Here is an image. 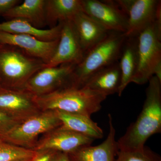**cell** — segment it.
I'll list each match as a JSON object with an SVG mask.
<instances>
[{
	"mask_svg": "<svg viewBox=\"0 0 161 161\" xmlns=\"http://www.w3.org/2000/svg\"><path fill=\"white\" fill-rule=\"evenodd\" d=\"M153 76L161 81V25L155 21L138 36L137 69L131 82L143 85Z\"/></svg>",
	"mask_w": 161,
	"mask_h": 161,
	"instance_id": "obj_5",
	"label": "cell"
},
{
	"mask_svg": "<svg viewBox=\"0 0 161 161\" xmlns=\"http://www.w3.org/2000/svg\"><path fill=\"white\" fill-rule=\"evenodd\" d=\"M56 112L62 125L67 129L89 137L94 140L103 137V130L98 126L97 123L92 119L90 116L62 111Z\"/></svg>",
	"mask_w": 161,
	"mask_h": 161,
	"instance_id": "obj_21",
	"label": "cell"
},
{
	"mask_svg": "<svg viewBox=\"0 0 161 161\" xmlns=\"http://www.w3.org/2000/svg\"><path fill=\"white\" fill-rule=\"evenodd\" d=\"M82 10L109 31L126 32L128 17L115 1L81 0Z\"/></svg>",
	"mask_w": 161,
	"mask_h": 161,
	"instance_id": "obj_8",
	"label": "cell"
},
{
	"mask_svg": "<svg viewBox=\"0 0 161 161\" xmlns=\"http://www.w3.org/2000/svg\"><path fill=\"white\" fill-rule=\"evenodd\" d=\"M34 97V95L24 89L0 87V112L23 122L41 112Z\"/></svg>",
	"mask_w": 161,
	"mask_h": 161,
	"instance_id": "obj_11",
	"label": "cell"
},
{
	"mask_svg": "<svg viewBox=\"0 0 161 161\" xmlns=\"http://www.w3.org/2000/svg\"><path fill=\"white\" fill-rule=\"evenodd\" d=\"M138 36L127 38L121 53L119 63L121 81L118 92L121 96L124 90L131 83L137 66Z\"/></svg>",
	"mask_w": 161,
	"mask_h": 161,
	"instance_id": "obj_20",
	"label": "cell"
},
{
	"mask_svg": "<svg viewBox=\"0 0 161 161\" xmlns=\"http://www.w3.org/2000/svg\"><path fill=\"white\" fill-rule=\"evenodd\" d=\"M115 161H161L160 156L148 147L134 150H119Z\"/></svg>",
	"mask_w": 161,
	"mask_h": 161,
	"instance_id": "obj_23",
	"label": "cell"
},
{
	"mask_svg": "<svg viewBox=\"0 0 161 161\" xmlns=\"http://www.w3.org/2000/svg\"><path fill=\"white\" fill-rule=\"evenodd\" d=\"M62 23L48 29H40L27 21L13 19L0 23V31L14 34L25 35L43 41H54L60 38Z\"/></svg>",
	"mask_w": 161,
	"mask_h": 161,
	"instance_id": "obj_17",
	"label": "cell"
},
{
	"mask_svg": "<svg viewBox=\"0 0 161 161\" xmlns=\"http://www.w3.org/2000/svg\"><path fill=\"white\" fill-rule=\"evenodd\" d=\"M51 161H70L69 154L64 153L57 152Z\"/></svg>",
	"mask_w": 161,
	"mask_h": 161,
	"instance_id": "obj_27",
	"label": "cell"
},
{
	"mask_svg": "<svg viewBox=\"0 0 161 161\" xmlns=\"http://www.w3.org/2000/svg\"><path fill=\"white\" fill-rule=\"evenodd\" d=\"M46 66L17 47L0 44V86L23 89L30 78Z\"/></svg>",
	"mask_w": 161,
	"mask_h": 161,
	"instance_id": "obj_4",
	"label": "cell"
},
{
	"mask_svg": "<svg viewBox=\"0 0 161 161\" xmlns=\"http://www.w3.org/2000/svg\"><path fill=\"white\" fill-rule=\"evenodd\" d=\"M36 156L32 161H51L56 152L53 151L38 152Z\"/></svg>",
	"mask_w": 161,
	"mask_h": 161,
	"instance_id": "obj_26",
	"label": "cell"
},
{
	"mask_svg": "<svg viewBox=\"0 0 161 161\" xmlns=\"http://www.w3.org/2000/svg\"><path fill=\"white\" fill-rule=\"evenodd\" d=\"M75 66L73 64H64L55 67H44L30 78L23 89L38 96L69 86Z\"/></svg>",
	"mask_w": 161,
	"mask_h": 161,
	"instance_id": "obj_7",
	"label": "cell"
},
{
	"mask_svg": "<svg viewBox=\"0 0 161 161\" xmlns=\"http://www.w3.org/2000/svg\"><path fill=\"white\" fill-rule=\"evenodd\" d=\"M115 3L128 17V27L124 34L127 38L138 36L154 23L161 4L159 0H118Z\"/></svg>",
	"mask_w": 161,
	"mask_h": 161,
	"instance_id": "obj_9",
	"label": "cell"
},
{
	"mask_svg": "<svg viewBox=\"0 0 161 161\" xmlns=\"http://www.w3.org/2000/svg\"><path fill=\"white\" fill-rule=\"evenodd\" d=\"M61 125L56 111H41L19 124L0 138L19 147L33 149L40 134H45Z\"/></svg>",
	"mask_w": 161,
	"mask_h": 161,
	"instance_id": "obj_6",
	"label": "cell"
},
{
	"mask_svg": "<svg viewBox=\"0 0 161 161\" xmlns=\"http://www.w3.org/2000/svg\"><path fill=\"white\" fill-rule=\"evenodd\" d=\"M71 21L85 53L103 40L109 32L83 11L76 14Z\"/></svg>",
	"mask_w": 161,
	"mask_h": 161,
	"instance_id": "obj_15",
	"label": "cell"
},
{
	"mask_svg": "<svg viewBox=\"0 0 161 161\" xmlns=\"http://www.w3.org/2000/svg\"><path fill=\"white\" fill-rule=\"evenodd\" d=\"M21 2L19 0H0V15H3Z\"/></svg>",
	"mask_w": 161,
	"mask_h": 161,
	"instance_id": "obj_25",
	"label": "cell"
},
{
	"mask_svg": "<svg viewBox=\"0 0 161 161\" xmlns=\"http://www.w3.org/2000/svg\"><path fill=\"white\" fill-rule=\"evenodd\" d=\"M107 96L84 87L66 86L46 95L34 96L41 111H59L90 116L98 112Z\"/></svg>",
	"mask_w": 161,
	"mask_h": 161,
	"instance_id": "obj_2",
	"label": "cell"
},
{
	"mask_svg": "<svg viewBox=\"0 0 161 161\" xmlns=\"http://www.w3.org/2000/svg\"><path fill=\"white\" fill-rule=\"evenodd\" d=\"M20 123L19 122L0 112V138L6 135Z\"/></svg>",
	"mask_w": 161,
	"mask_h": 161,
	"instance_id": "obj_24",
	"label": "cell"
},
{
	"mask_svg": "<svg viewBox=\"0 0 161 161\" xmlns=\"http://www.w3.org/2000/svg\"><path fill=\"white\" fill-rule=\"evenodd\" d=\"M148 82L142 112L117 141L119 150L143 148L150 136L161 132V81L153 76Z\"/></svg>",
	"mask_w": 161,
	"mask_h": 161,
	"instance_id": "obj_1",
	"label": "cell"
},
{
	"mask_svg": "<svg viewBox=\"0 0 161 161\" xmlns=\"http://www.w3.org/2000/svg\"><path fill=\"white\" fill-rule=\"evenodd\" d=\"M85 53L71 20L62 22L58 47L46 67H55L64 64L77 65Z\"/></svg>",
	"mask_w": 161,
	"mask_h": 161,
	"instance_id": "obj_12",
	"label": "cell"
},
{
	"mask_svg": "<svg viewBox=\"0 0 161 161\" xmlns=\"http://www.w3.org/2000/svg\"><path fill=\"white\" fill-rule=\"evenodd\" d=\"M109 130L106 139L96 146H86L69 154L70 161H115L119 150L115 141V130L111 114H108Z\"/></svg>",
	"mask_w": 161,
	"mask_h": 161,
	"instance_id": "obj_14",
	"label": "cell"
},
{
	"mask_svg": "<svg viewBox=\"0 0 161 161\" xmlns=\"http://www.w3.org/2000/svg\"><path fill=\"white\" fill-rule=\"evenodd\" d=\"M59 40V39L47 42L27 35L0 31V44L17 47L30 56L42 60L46 64L54 54Z\"/></svg>",
	"mask_w": 161,
	"mask_h": 161,
	"instance_id": "obj_13",
	"label": "cell"
},
{
	"mask_svg": "<svg viewBox=\"0 0 161 161\" xmlns=\"http://www.w3.org/2000/svg\"><path fill=\"white\" fill-rule=\"evenodd\" d=\"M38 152L10 143L0 138V161H23L31 159Z\"/></svg>",
	"mask_w": 161,
	"mask_h": 161,
	"instance_id": "obj_22",
	"label": "cell"
},
{
	"mask_svg": "<svg viewBox=\"0 0 161 161\" xmlns=\"http://www.w3.org/2000/svg\"><path fill=\"white\" fill-rule=\"evenodd\" d=\"M34 158L31 159L23 161H32V160Z\"/></svg>",
	"mask_w": 161,
	"mask_h": 161,
	"instance_id": "obj_28",
	"label": "cell"
},
{
	"mask_svg": "<svg viewBox=\"0 0 161 161\" xmlns=\"http://www.w3.org/2000/svg\"><path fill=\"white\" fill-rule=\"evenodd\" d=\"M126 39L122 33L109 32L107 36L87 52L82 60L76 65L69 86L82 87L92 75L118 62Z\"/></svg>",
	"mask_w": 161,
	"mask_h": 161,
	"instance_id": "obj_3",
	"label": "cell"
},
{
	"mask_svg": "<svg viewBox=\"0 0 161 161\" xmlns=\"http://www.w3.org/2000/svg\"><path fill=\"white\" fill-rule=\"evenodd\" d=\"M46 0H25L2 16L9 19H20L27 21L40 29L46 26Z\"/></svg>",
	"mask_w": 161,
	"mask_h": 161,
	"instance_id": "obj_18",
	"label": "cell"
},
{
	"mask_svg": "<svg viewBox=\"0 0 161 161\" xmlns=\"http://www.w3.org/2000/svg\"><path fill=\"white\" fill-rule=\"evenodd\" d=\"M82 11L81 0H46V25L53 28L59 23L71 20Z\"/></svg>",
	"mask_w": 161,
	"mask_h": 161,
	"instance_id": "obj_19",
	"label": "cell"
},
{
	"mask_svg": "<svg viewBox=\"0 0 161 161\" xmlns=\"http://www.w3.org/2000/svg\"><path fill=\"white\" fill-rule=\"evenodd\" d=\"M33 150L37 152L53 151L69 154L86 146L94 140L67 129L62 125L43 134Z\"/></svg>",
	"mask_w": 161,
	"mask_h": 161,
	"instance_id": "obj_10",
	"label": "cell"
},
{
	"mask_svg": "<svg viewBox=\"0 0 161 161\" xmlns=\"http://www.w3.org/2000/svg\"><path fill=\"white\" fill-rule=\"evenodd\" d=\"M0 87H1V86H0Z\"/></svg>",
	"mask_w": 161,
	"mask_h": 161,
	"instance_id": "obj_29",
	"label": "cell"
},
{
	"mask_svg": "<svg viewBox=\"0 0 161 161\" xmlns=\"http://www.w3.org/2000/svg\"><path fill=\"white\" fill-rule=\"evenodd\" d=\"M120 81L121 72L118 61L103 68L92 75L82 87L107 97L118 93Z\"/></svg>",
	"mask_w": 161,
	"mask_h": 161,
	"instance_id": "obj_16",
	"label": "cell"
}]
</instances>
